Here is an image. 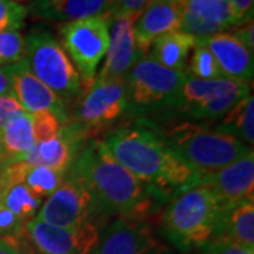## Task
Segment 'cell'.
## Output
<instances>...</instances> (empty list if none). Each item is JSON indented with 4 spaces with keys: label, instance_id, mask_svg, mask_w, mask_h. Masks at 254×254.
<instances>
[{
    "label": "cell",
    "instance_id": "cell-1",
    "mask_svg": "<svg viewBox=\"0 0 254 254\" xmlns=\"http://www.w3.org/2000/svg\"><path fill=\"white\" fill-rule=\"evenodd\" d=\"M102 141L115 160L158 198H173L199 181V174L171 151L144 120L110 130Z\"/></svg>",
    "mask_w": 254,
    "mask_h": 254
},
{
    "label": "cell",
    "instance_id": "cell-2",
    "mask_svg": "<svg viewBox=\"0 0 254 254\" xmlns=\"http://www.w3.org/2000/svg\"><path fill=\"white\" fill-rule=\"evenodd\" d=\"M68 174L91 192L98 213L141 219L150 210V190L115 160L100 138L82 145Z\"/></svg>",
    "mask_w": 254,
    "mask_h": 254
},
{
    "label": "cell",
    "instance_id": "cell-3",
    "mask_svg": "<svg viewBox=\"0 0 254 254\" xmlns=\"http://www.w3.org/2000/svg\"><path fill=\"white\" fill-rule=\"evenodd\" d=\"M226 212L199 184L175 193L163 216L165 236L178 250L202 249L218 240Z\"/></svg>",
    "mask_w": 254,
    "mask_h": 254
},
{
    "label": "cell",
    "instance_id": "cell-4",
    "mask_svg": "<svg viewBox=\"0 0 254 254\" xmlns=\"http://www.w3.org/2000/svg\"><path fill=\"white\" fill-rule=\"evenodd\" d=\"M144 122L171 151L199 175L218 171L253 150L235 137L190 120H181L160 128L148 120Z\"/></svg>",
    "mask_w": 254,
    "mask_h": 254
},
{
    "label": "cell",
    "instance_id": "cell-5",
    "mask_svg": "<svg viewBox=\"0 0 254 254\" xmlns=\"http://www.w3.org/2000/svg\"><path fill=\"white\" fill-rule=\"evenodd\" d=\"M187 72L174 71L141 55L126 75L127 113L150 115L175 108Z\"/></svg>",
    "mask_w": 254,
    "mask_h": 254
},
{
    "label": "cell",
    "instance_id": "cell-6",
    "mask_svg": "<svg viewBox=\"0 0 254 254\" xmlns=\"http://www.w3.org/2000/svg\"><path fill=\"white\" fill-rule=\"evenodd\" d=\"M24 40L30 71L64 100L78 98L83 91L79 73L53 33L33 28Z\"/></svg>",
    "mask_w": 254,
    "mask_h": 254
},
{
    "label": "cell",
    "instance_id": "cell-7",
    "mask_svg": "<svg viewBox=\"0 0 254 254\" xmlns=\"http://www.w3.org/2000/svg\"><path fill=\"white\" fill-rule=\"evenodd\" d=\"M113 13L83 18L60 26L61 46L79 73L85 89L95 79L109 47V28Z\"/></svg>",
    "mask_w": 254,
    "mask_h": 254
},
{
    "label": "cell",
    "instance_id": "cell-8",
    "mask_svg": "<svg viewBox=\"0 0 254 254\" xmlns=\"http://www.w3.org/2000/svg\"><path fill=\"white\" fill-rule=\"evenodd\" d=\"M99 237V226L93 220L79 226L60 227L34 218L26 222L17 249H26L23 254H91Z\"/></svg>",
    "mask_w": 254,
    "mask_h": 254
},
{
    "label": "cell",
    "instance_id": "cell-9",
    "mask_svg": "<svg viewBox=\"0 0 254 254\" xmlns=\"http://www.w3.org/2000/svg\"><path fill=\"white\" fill-rule=\"evenodd\" d=\"M127 113L125 79H93L83 89L73 106L72 120L91 137L92 133L110 126Z\"/></svg>",
    "mask_w": 254,
    "mask_h": 254
},
{
    "label": "cell",
    "instance_id": "cell-10",
    "mask_svg": "<svg viewBox=\"0 0 254 254\" xmlns=\"http://www.w3.org/2000/svg\"><path fill=\"white\" fill-rule=\"evenodd\" d=\"M98 215L91 192L76 178L66 173L63 184L47 196L37 219L60 227H73L88 223Z\"/></svg>",
    "mask_w": 254,
    "mask_h": 254
},
{
    "label": "cell",
    "instance_id": "cell-11",
    "mask_svg": "<svg viewBox=\"0 0 254 254\" xmlns=\"http://www.w3.org/2000/svg\"><path fill=\"white\" fill-rule=\"evenodd\" d=\"M198 184L210 190L226 213L243 202L254 200V151L218 171L200 175Z\"/></svg>",
    "mask_w": 254,
    "mask_h": 254
},
{
    "label": "cell",
    "instance_id": "cell-12",
    "mask_svg": "<svg viewBox=\"0 0 254 254\" xmlns=\"http://www.w3.org/2000/svg\"><path fill=\"white\" fill-rule=\"evenodd\" d=\"M7 73L13 96L28 115L51 112L66 125L69 122L63 98L46 86L28 68L27 60L3 66Z\"/></svg>",
    "mask_w": 254,
    "mask_h": 254
},
{
    "label": "cell",
    "instance_id": "cell-13",
    "mask_svg": "<svg viewBox=\"0 0 254 254\" xmlns=\"http://www.w3.org/2000/svg\"><path fill=\"white\" fill-rule=\"evenodd\" d=\"M161 246L143 219L116 218L100 232L91 254H161Z\"/></svg>",
    "mask_w": 254,
    "mask_h": 254
},
{
    "label": "cell",
    "instance_id": "cell-14",
    "mask_svg": "<svg viewBox=\"0 0 254 254\" xmlns=\"http://www.w3.org/2000/svg\"><path fill=\"white\" fill-rule=\"evenodd\" d=\"M136 16L112 14L109 28V47L105 63L95 79H125L137 60L144 55L138 50L133 34Z\"/></svg>",
    "mask_w": 254,
    "mask_h": 254
},
{
    "label": "cell",
    "instance_id": "cell-15",
    "mask_svg": "<svg viewBox=\"0 0 254 254\" xmlns=\"http://www.w3.org/2000/svg\"><path fill=\"white\" fill-rule=\"evenodd\" d=\"M182 1L150 0L133 24L134 40L141 53H147L157 38L181 30Z\"/></svg>",
    "mask_w": 254,
    "mask_h": 254
},
{
    "label": "cell",
    "instance_id": "cell-16",
    "mask_svg": "<svg viewBox=\"0 0 254 254\" xmlns=\"http://www.w3.org/2000/svg\"><path fill=\"white\" fill-rule=\"evenodd\" d=\"M116 0H30L27 16L36 21L72 23L83 18L113 13Z\"/></svg>",
    "mask_w": 254,
    "mask_h": 254
},
{
    "label": "cell",
    "instance_id": "cell-17",
    "mask_svg": "<svg viewBox=\"0 0 254 254\" xmlns=\"http://www.w3.org/2000/svg\"><path fill=\"white\" fill-rule=\"evenodd\" d=\"M198 43L212 53L226 78L243 82L246 85L252 83L254 73L253 53L246 48L232 33L223 31Z\"/></svg>",
    "mask_w": 254,
    "mask_h": 254
},
{
    "label": "cell",
    "instance_id": "cell-18",
    "mask_svg": "<svg viewBox=\"0 0 254 254\" xmlns=\"http://www.w3.org/2000/svg\"><path fill=\"white\" fill-rule=\"evenodd\" d=\"M31 116L21 110L1 123L0 168L20 161L36 145Z\"/></svg>",
    "mask_w": 254,
    "mask_h": 254
},
{
    "label": "cell",
    "instance_id": "cell-19",
    "mask_svg": "<svg viewBox=\"0 0 254 254\" xmlns=\"http://www.w3.org/2000/svg\"><path fill=\"white\" fill-rule=\"evenodd\" d=\"M1 175L10 178V180H17L23 182L28 190L41 199L50 196L61 184L66 174L58 173L47 167L40 165H31L24 161H16V163L7 164L0 168Z\"/></svg>",
    "mask_w": 254,
    "mask_h": 254
},
{
    "label": "cell",
    "instance_id": "cell-20",
    "mask_svg": "<svg viewBox=\"0 0 254 254\" xmlns=\"http://www.w3.org/2000/svg\"><path fill=\"white\" fill-rule=\"evenodd\" d=\"M196 43L198 41L188 33L177 30L157 38L150 47V57L170 69L185 72L190 53Z\"/></svg>",
    "mask_w": 254,
    "mask_h": 254
},
{
    "label": "cell",
    "instance_id": "cell-21",
    "mask_svg": "<svg viewBox=\"0 0 254 254\" xmlns=\"http://www.w3.org/2000/svg\"><path fill=\"white\" fill-rule=\"evenodd\" d=\"M218 240L254 250V200L243 202L227 212Z\"/></svg>",
    "mask_w": 254,
    "mask_h": 254
},
{
    "label": "cell",
    "instance_id": "cell-22",
    "mask_svg": "<svg viewBox=\"0 0 254 254\" xmlns=\"http://www.w3.org/2000/svg\"><path fill=\"white\" fill-rule=\"evenodd\" d=\"M0 205L6 206L23 222L34 219L43 205V199L28 190L23 182L0 177Z\"/></svg>",
    "mask_w": 254,
    "mask_h": 254
},
{
    "label": "cell",
    "instance_id": "cell-23",
    "mask_svg": "<svg viewBox=\"0 0 254 254\" xmlns=\"http://www.w3.org/2000/svg\"><path fill=\"white\" fill-rule=\"evenodd\" d=\"M216 130L243 141L253 148L254 143V98L253 93L246 96L222 118Z\"/></svg>",
    "mask_w": 254,
    "mask_h": 254
},
{
    "label": "cell",
    "instance_id": "cell-24",
    "mask_svg": "<svg viewBox=\"0 0 254 254\" xmlns=\"http://www.w3.org/2000/svg\"><path fill=\"white\" fill-rule=\"evenodd\" d=\"M182 6L193 16L225 30L239 26V20L227 0H184Z\"/></svg>",
    "mask_w": 254,
    "mask_h": 254
},
{
    "label": "cell",
    "instance_id": "cell-25",
    "mask_svg": "<svg viewBox=\"0 0 254 254\" xmlns=\"http://www.w3.org/2000/svg\"><path fill=\"white\" fill-rule=\"evenodd\" d=\"M187 73L193 76V78H198V79L226 78L220 71L218 63H216L212 53L199 43H196V46L193 48V54H192L190 63V71Z\"/></svg>",
    "mask_w": 254,
    "mask_h": 254
},
{
    "label": "cell",
    "instance_id": "cell-26",
    "mask_svg": "<svg viewBox=\"0 0 254 254\" xmlns=\"http://www.w3.org/2000/svg\"><path fill=\"white\" fill-rule=\"evenodd\" d=\"M27 57L26 40L18 31L0 33V66L17 64Z\"/></svg>",
    "mask_w": 254,
    "mask_h": 254
},
{
    "label": "cell",
    "instance_id": "cell-27",
    "mask_svg": "<svg viewBox=\"0 0 254 254\" xmlns=\"http://www.w3.org/2000/svg\"><path fill=\"white\" fill-rule=\"evenodd\" d=\"M31 116V125H33V133L36 143H43L47 140H51L54 137L60 136L65 126L61 119L51 112H43L30 115Z\"/></svg>",
    "mask_w": 254,
    "mask_h": 254
},
{
    "label": "cell",
    "instance_id": "cell-28",
    "mask_svg": "<svg viewBox=\"0 0 254 254\" xmlns=\"http://www.w3.org/2000/svg\"><path fill=\"white\" fill-rule=\"evenodd\" d=\"M27 18V7L16 0H0V33L18 31Z\"/></svg>",
    "mask_w": 254,
    "mask_h": 254
},
{
    "label": "cell",
    "instance_id": "cell-29",
    "mask_svg": "<svg viewBox=\"0 0 254 254\" xmlns=\"http://www.w3.org/2000/svg\"><path fill=\"white\" fill-rule=\"evenodd\" d=\"M26 222H23L11 210L0 205V239L16 245L23 236V229Z\"/></svg>",
    "mask_w": 254,
    "mask_h": 254
},
{
    "label": "cell",
    "instance_id": "cell-30",
    "mask_svg": "<svg viewBox=\"0 0 254 254\" xmlns=\"http://www.w3.org/2000/svg\"><path fill=\"white\" fill-rule=\"evenodd\" d=\"M202 250L203 254H254V250H249L225 240H213L212 243L202 247Z\"/></svg>",
    "mask_w": 254,
    "mask_h": 254
},
{
    "label": "cell",
    "instance_id": "cell-31",
    "mask_svg": "<svg viewBox=\"0 0 254 254\" xmlns=\"http://www.w3.org/2000/svg\"><path fill=\"white\" fill-rule=\"evenodd\" d=\"M148 3H150V0H116L113 13L128 14V16L137 17Z\"/></svg>",
    "mask_w": 254,
    "mask_h": 254
},
{
    "label": "cell",
    "instance_id": "cell-32",
    "mask_svg": "<svg viewBox=\"0 0 254 254\" xmlns=\"http://www.w3.org/2000/svg\"><path fill=\"white\" fill-rule=\"evenodd\" d=\"M236 14L239 26L253 20V0H227Z\"/></svg>",
    "mask_w": 254,
    "mask_h": 254
},
{
    "label": "cell",
    "instance_id": "cell-33",
    "mask_svg": "<svg viewBox=\"0 0 254 254\" xmlns=\"http://www.w3.org/2000/svg\"><path fill=\"white\" fill-rule=\"evenodd\" d=\"M21 110L24 109L13 95H0V125Z\"/></svg>",
    "mask_w": 254,
    "mask_h": 254
},
{
    "label": "cell",
    "instance_id": "cell-34",
    "mask_svg": "<svg viewBox=\"0 0 254 254\" xmlns=\"http://www.w3.org/2000/svg\"><path fill=\"white\" fill-rule=\"evenodd\" d=\"M233 36L236 37L237 40L246 47L249 48L252 53L254 51V26H253V20L250 21H246L243 24L237 26V28L235 30V33H232Z\"/></svg>",
    "mask_w": 254,
    "mask_h": 254
},
{
    "label": "cell",
    "instance_id": "cell-35",
    "mask_svg": "<svg viewBox=\"0 0 254 254\" xmlns=\"http://www.w3.org/2000/svg\"><path fill=\"white\" fill-rule=\"evenodd\" d=\"M0 95H13L11 93V86L7 73L4 71V68L0 66Z\"/></svg>",
    "mask_w": 254,
    "mask_h": 254
},
{
    "label": "cell",
    "instance_id": "cell-36",
    "mask_svg": "<svg viewBox=\"0 0 254 254\" xmlns=\"http://www.w3.org/2000/svg\"><path fill=\"white\" fill-rule=\"evenodd\" d=\"M0 254H23L14 245L0 239Z\"/></svg>",
    "mask_w": 254,
    "mask_h": 254
},
{
    "label": "cell",
    "instance_id": "cell-37",
    "mask_svg": "<svg viewBox=\"0 0 254 254\" xmlns=\"http://www.w3.org/2000/svg\"><path fill=\"white\" fill-rule=\"evenodd\" d=\"M160 1H184V0H160Z\"/></svg>",
    "mask_w": 254,
    "mask_h": 254
},
{
    "label": "cell",
    "instance_id": "cell-38",
    "mask_svg": "<svg viewBox=\"0 0 254 254\" xmlns=\"http://www.w3.org/2000/svg\"><path fill=\"white\" fill-rule=\"evenodd\" d=\"M0 141H1V125H0Z\"/></svg>",
    "mask_w": 254,
    "mask_h": 254
},
{
    "label": "cell",
    "instance_id": "cell-39",
    "mask_svg": "<svg viewBox=\"0 0 254 254\" xmlns=\"http://www.w3.org/2000/svg\"><path fill=\"white\" fill-rule=\"evenodd\" d=\"M0 177H1V170H0Z\"/></svg>",
    "mask_w": 254,
    "mask_h": 254
},
{
    "label": "cell",
    "instance_id": "cell-40",
    "mask_svg": "<svg viewBox=\"0 0 254 254\" xmlns=\"http://www.w3.org/2000/svg\"><path fill=\"white\" fill-rule=\"evenodd\" d=\"M16 1H18V0H16Z\"/></svg>",
    "mask_w": 254,
    "mask_h": 254
}]
</instances>
